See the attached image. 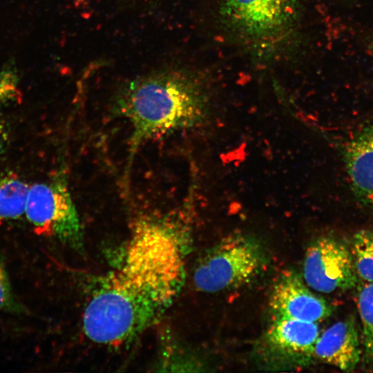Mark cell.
Returning <instances> with one entry per match:
<instances>
[{"label": "cell", "mask_w": 373, "mask_h": 373, "mask_svg": "<svg viewBox=\"0 0 373 373\" xmlns=\"http://www.w3.org/2000/svg\"><path fill=\"white\" fill-rule=\"evenodd\" d=\"M187 228L169 216L134 224L119 266L91 295L83 329L91 341L119 345L150 327L176 298L185 279Z\"/></svg>", "instance_id": "6da1fadb"}, {"label": "cell", "mask_w": 373, "mask_h": 373, "mask_svg": "<svg viewBox=\"0 0 373 373\" xmlns=\"http://www.w3.org/2000/svg\"><path fill=\"white\" fill-rule=\"evenodd\" d=\"M113 109L131 126L128 164L144 142L194 128L207 114L199 85L186 73L176 69L128 82L117 93Z\"/></svg>", "instance_id": "7a4b0ae2"}, {"label": "cell", "mask_w": 373, "mask_h": 373, "mask_svg": "<svg viewBox=\"0 0 373 373\" xmlns=\"http://www.w3.org/2000/svg\"><path fill=\"white\" fill-rule=\"evenodd\" d=\"M264 247L245 234L226 237L200 258L193 272L198 289L216 293L242 287L258 277L267 264Z\"/></svg>", "instance_id": "3957f363"}, {"label": "cell", "mask_w": 373, "mask_h": 373, "mask_svg": "<svg viewBox=\"0 0 373 373\" xmlns=\"http://www.w3.org/2000/svg\"><path fill=\"white\" fill-rule=\"evenodd\" d=\"M25 216L38 234L54 237L81 250L82 227L62 173L50 181L30 186Z\"/></svg>", "instance_id": "277c9868"}, {"label": "cell", "mask_w": 373, "mask_h": 373, "mask_svg": "<svg viewBox=\"0 0 373 373\" xmlns=\"http://www.w3.org/2000/svg\"><path fill=\"white\" fill-rule=\"evenodd\" d=\"M303 279L307 286L323 293L353 288L358 276L350 249L334 238H317L306 250Z\"/></svg>", "instance_id": "5b68a950"}, {"label": "cell", "mask_w": 373, "mask_h": 373, "mask_svg": "<svg viewBox=\"0 0 373 373\" xmlns=\"http://www.w3.org/2000/svg\"><path fill=\"white\" fill-rule=\"evenodd\" d=\"M320 335L317 323L290 318L273 319L262 341L263 352L279 364L304 365L314 357Z\"/></svg>", "instance_id": "8992f818"}, {"label": "cell", "mask_w": 373, "mask_h": 373, "mask_svg": "<svg viewBox=\"0 0 373 373\" xmlns=\"http://www.w3.org/2000/svg\"><path fill=\"white\" fill-rule=\"evenodd\" d=\"M269 307L273 319L318 323L332 314V306L312 292L301 277L292 271L283 273L274 285Z\"/></svg>", "instance_id": "52a82bcc"}, {"label": "cell", "mask_w": 373, "mask_h": 373, "mask_svg": "<svg viewBox=\"0 0 373 373\" xmlns=\"http://www.w3.org/2000/svg\"><path fill=\"white\" fill-rule=\"evenodd\" d=\"M296 0H223L222 10L233 26L250 36H267L293 19Z\"/></svg>", "instance_id": "ba28073f"}, {"label": "cell", "mask_w": 373, "mask_h": 373, "mask_svg": "<svg viewBox=\"0 0 373 373\" xmlns=\"http://www.w3.org/2000/svg\"><path fill=\"white\" fill-rule=\"evenodd\" d=\"M361 356L355 320L349 317L338 321L319 335L314 358L343 371L352 372Z\"/></svg>", "instance_id": "9c48e42d"}, {"label": "cell", "mask_w": 373, "mask_h": 373, "mask_svg": "<svg viewBox=\"0 0 373 373\" xmlns=\"http://www.w3.org/2000/svg\"><path fill=\"white\" fill-rule=\"evenodd\" d=\"M343 152L355 198L361 204L373 207V131L365 130L347 144Z\"/></svg>", "instance_id": "30bf717a"}, {"label": "cell", "mask_w": 373, "mask_h": 373, "mask_svg": "<svg viewBox=\"0 0 373 373\" xmlns=\"http://www.w3.org/2000/svg\"><path fill=\"white\" fill-rule=\"evenodd\" d=\"M30 186L12 175L0 178V222L25 215Z\"/></svg>", "instance_id": "8fae6325"}, {"label": "cell", "mask_w": 373, "mask_h": 373, "mask_svg": "<svg viewBox=\"0 0 373 373\" xmlns=\"http://www.w3.org/2000/svg\"><path fill=\"white\" fill-rule=\"evenodd\" d=\"M356 303L362 326L366 362L373 364V283L363 282L357 288Z\"/></svg>", "instance_id": "7c38bea8"}, {"label": "cell", "mask_w": 373, "mask_h": 373, "mask_svg": "<svg viewBox=\"0 0 373 373\" xmlns=\"http://www.w3.org/2000/svg\"><path fill=\"white\" fill-rule=\"evenodd\" d=\"M351 246L357 276L365 282L373 283V228L357 231Z\"/></svg>", "instance_id": "4fadbf2b"}, {"label": "cell", "mask_w": 373, "mask_h": 373, "mask_svg": "<svg viewBox=\"0 0 373 373\" xmlns=\"http://www.w3.org/2000/svg\"><path fill=\"white\" fill-rule=\"evenodd\" d=\"M19 77L16 70L6 67L0 72V106L15 102L19 97Z\"/></svg>", "instance_id": "5bb4252c"}, {"label": "cell", "mask_w": 373, "mask_h": 373, "mask_svg": "<svg viewBox=\"0 0 373 373\" xmlns=\"http://www.w3.org/2000/svg\"><path fill=\"white\" fill-rule=\"evenodd\" d=\"M0 311L21 312V306L12 293L4 261L0 256Z\"/></svg>", "instance_id": "9a60e30c"}, {"label": "cell", "mask_w": 373, "mask_h": 373, "mask_svg": "<svg viewBox=\"0 0 373 373\" xmlns=\"http://www.w3.org/2000/svg\"><path fill=\"white\" fill-rule=\"evenodd\" d=\"M7 138L8 133L6 125L3 121L0 120V156L3 151Z\"/></svg>", "instance_id": "2e32d148"}, {"label": "cell", "mask_w": 373, "mask_h": 373, "mask_svg": "<svg viewBox=\"0 0 373 373\" xmlns=\"http://www.w3.org/2000/svg\"><path fill=\"white\" fill-rule=\"evenodd\" d=\"M370 129L373 131V126L370 127Z\"/></svg>", "instance_id": "e0dca14e"}, {"label": "cell", "mask_w": 373, "mask_h": 373, "mask_svg": "<svg viewBox=\"0 0 373 373\" xmlns=\"http://www.w3.org/2000/svg\"><path fill=\"white\" fill-rule=\"evenodd\" d=\"M372 55H373V48H372Z\"/></svg>", "instance_id": "ac0fdd59"}]
</instances>
